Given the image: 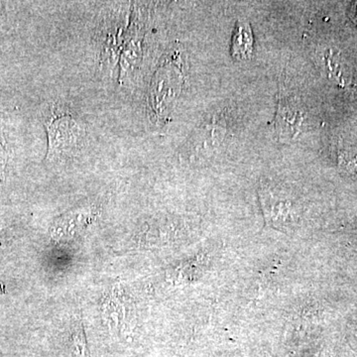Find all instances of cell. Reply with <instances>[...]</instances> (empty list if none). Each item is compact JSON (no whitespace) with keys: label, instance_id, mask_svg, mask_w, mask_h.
Instances as JSON below:
<instances>
[{"label":"cell","instance_id":"obj_4","mask_svg":"<svg viewBox=\"0 0 357 357\" xmlns=\"http://www.w3.org/2000/svg\"><path fill=\"white\" fill-rule=\"evenodd\" d=\"M351 18L357 24V3H354L351 8Z\"/></svg>","mask_w":357,"mask_h":357},{"label":"cell","instance_id":"obj_3","mask_svg":"<svg viewBox=\"0 0 357 357\" xmlns=\"http://www.w3.org/2000/svg\"><path fill=\"white\" fill-rule=\"evenodd\" d=\"M253 52V37L248 23L238 22L232 37L231 54L237 60L250 58Z\"/></svg>","mask_w":357,"mask_h":357},{"label":"cell","instance_id":"obj_2","mask_svg":"<svg viewBox=\"0 0 357 357\" xmlns=\"http://www.w3.org/2000/svg\"><path fill=\"white\" fill-rule=\"evenodd\" d=\"M304 121L302 112L295 107L288 98H284L279 102L278 112H277V129L280 134L294 137L299 132L301 124Z\"/></svg>","mask_w":357,"mask_h":357},{"label":"cell","instance_id":"obj_1","mask_svg":"<svg viewBox=\"0 0 357 357\" xmlns=\"http://www.w3.org/2000/svg\"><path fill=\"white\" fill-rule=\"evenodd\" d=\"M42 121L48 137L47 161L56 163L73 158L86 145L88 124L70 105L51 103L44 109Z\"/></svg>","mask_w":357,"mask_h":357}]
</instances>
